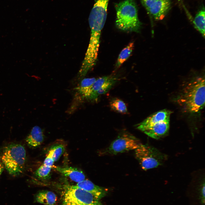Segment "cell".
<instances>
[{"instance_id":"cell-6","label":"cell","mask_w":205,"mask_h":205,"mask_svg":"<svg viewBox=\"0 0 205 205\" xmlns=\"http://www.w3.org/2000/svg\"><path fill=\"white\" fill-rule=\"evenodd\" d=\"M141 143L139 139L130 133L122 132L105 149L99 152L101 155H114L135 150Z\"/></svg>"},{"instance_id":"cell-18","label":"cell","mask_w":205,"mask_h":205,"mask_svg":"<svg viewBox=\"0 0 205 205\" xmlns=\"http://www.w3.org/2000/svg\"><path fill=\"white\" fill-rule=\"evenodd\" d=\"M134 42H131L122 50L119 54L116 63L115 69L118 68L129 58L134 49Z\"/></svg>"},{"instance_id":"cell-15","label":"cell","mask_w":205,"mask_h":205,"mask_svg":"<svg viewBox=\"0 0 205 205\" xmlns=\"http://www.w3.org/2000/svg\"><path fill=\"white\" fill-rule=\"evenodd\" d=\"M44 136L42 129L38 126L33 127L26 139L28 146L35 148L40 146L43 142Z\"/></svg>"},{"instance_id":"cell-24","label":"cell","mask_w":205,"mask_h":205,"mask_svg":"<svg viewBox=\"0 0 205 205\" xmlns=\"http://www.w3.org/2000/svg\"><path fill=\"white\" fill-rule=\"evenodd\" d=\"M4 169V167L1 158V154L0 153V176L3 172Z\"/></svg>"},{"instance_id":"cell-11","label":"cell","mask_w":205,"mask_h":205,"mask_svg":"<svg viewBox=\"0 0 205 205\" xmlns=\"http://www.w3.org/2000/svg\"><path fill=\"white\" fill-rule=\"evenodd\" d=\"M109 0H96L89 19L106 22Z\"/></svg>"},{"instance_id":"cell-13","label":"cell","mask_w":205,"mask_h":205,"mask_svg":"<svg viewBox=\"0 0 205 205\" xmlns=\"http://www.w3.org/2000/svg\"><path fill=\"white\" fill-rule=\"evenodd\" d=\"M76 185L92 194L99 199L104 196L107 193L105 188L95 185L87 179L77 183Z\"/></svg>"},{"instance_id":"cell-3","label":"cell","mask_w":205,"mask_h":205,"mask_svg":"<svg viewBox=\"0 0 205 205\" xmlns=\"http://www.w3.org/2000/svg\"><path fill=\"white\" fill-rule=\"evenodd\" d=\"M1 154L4 168L11 175L16 177L24 171L26 161V152L22 145L11 143L5 147Z\"/></svg>"},{"instance_id":"cell-23","label":"cell","mask_w":205,"mask_h":205,"mask_svg":"<svg viewBox=\"0 0 205 205\" xmlns=\"http://www.w3.org/2000/svg\"><path fill=\"white\" fill-rule=\"evenodd\" d=\"M142 4L147 11L150 7L157 0H141Z\"/></svg>"},{"instance_id":"cell-21","label":"cell","mask_w":205,"mask_h":205,"mask_svg":"<svg viewBox=\"0 0 205 205\" xmlns=\"http://www.w3.org/2000/svg\"><path fill=\"white\" fill-rule=\"evenodd\" d=\"M51 148L53 151V158L55 162L58 161L64 153L65 147L62 144H58L53 146Z\"/></svg>"},{"instance_id":"cell-22","label":"cell","mask_w":205,"mask_h":205,"mask_svg":"<svg viewBox=\"0 0 205 205\" xmlns=\"http://www.w3.org/2000/svg\"><path fill=\"white\" fill-rule=\"evenodd\" d=\"M54 162L53 158V151L51 148L44 161L43 164L46 166L52 167Z\"/></svg>"},{"instance_id":"cell-19","label":"cell","mask_w":205,"mask_h":205,"mask_svg":"<svg viewBox=\"0 0 205 205\" xmlns=\"http://www.w3.org/2000/svg\"><path fill=\"white\" fill-rule=\"evenodd\" d=\"M111 109L118 113L125 114L128 112V109L125 103L122 100L118 98H114L110 102Z\"/></svg>"},{"instance_id":"cell-16","label":"cell","mask_w":205,"mask_h":205,"mask_svg":"<svg viewBox=\"0 0 205 205\" xmlns=\"http://www.w3.org/2000/svg\"><path fill=\"white\" fill-rule=\"evenodd\" d=\"M36 201L45 205H53L56 203L57 198L53 192L47 190L39 192L36 196Z\"/></svg>"},{"instance_id":"cell-7","label":"cell","mask_w":205,"mask_h":205,"mask_svg":"<svg viewBox=\"0 0 205 205\" xmlns=\"http://www.w3.org/2000/svg\"><path fill=\"white\" fill-rule=\"evenodd\" d=\"M118 80V77L112 75L103 76L97 79L93 85L92 92L88 100L96 101L100 96L109 91Z\"/></svg>"},{"instance_id":"cell-10","label":"cell","mask_w":205,"mask_h":205,"mask_svg":"<svg viewBox=\"0 0 205 205\" xmlns=\"http://www.w3.org/2000/svg\"><path fill=\"white\" fill-rule=\"evenodd\" d=\"M169 127L170 121H161L153 124L143 132L149 136L157 140L167 134Z\"/></svg>"},{"instance_id":"cell-14","label":"cell","mask_w":205,"mask_h":205,"mask_svg":"<svg viewBox=\"0 0 205 205\" xmlns=\"http://www.w3.org/2000/svg\"><path fill=\"white\" fill-rule=\"evenodd\" d=\"M97 79L93 77L83 79L79 86L75 88L77 95L82 100H88L91 94L93 85Z\"/></svg>"},{"instance_id":"cell-8","label":"cell","mask_w":205,"mask_h":205,"mask_svg":"<svg viewBox=\"0 0 205 205\" xmlns=\"http://www.w3.org/2000/svg\"><path fill=\"white\" fill-rule=\"evenodd\" d=\"M171 112L167 110H161L151 115L137 125V128L143 132L153 124L161 121H170Z\"/></svg>"},{"instance_id":"cell-1","label":"cell","mask_w":205,"mask_h":205,"mask_svg":"<svg viewBox=\"0 0 205 205\" xmlns=\"http://www.w3.org/2000/svg\"><path fill=\"white\" fill-rule=\"evenodd\" d=\"M177 102L187 112H200L205 106L204 78L196 77L187 82L179 93Z\"/></svg>"},{"instance_id":"cell-12","label":"cell","mask_w":205,"mask_h":205,"mask_svg":"<svg viewBox=\"0 0 205 205\" xmlns=\"http://www.w3.org/2000/svg\"><path fill=\"white\" fill-rule=\"evenodd\" d=\"M54 169L64 176L75 182L78 183L85 179L84 173L80 170L70 167H56Z\"/></svg>"},{"instance_id":"cell-20","label":"cell","mask_w":205,"mask_h":205,"mask_svg":"<svg viewBox=\"0 0 205 205\" xmlns=\"http://www.w3.org/2000/svg\"><path fill=\"white\" fill-rule=\"evenodd\" d=\"M52 168L43 164L35 171L34 175L39 179H46L49 177Z\"/></svg>"},{"instance_id":"cell-25","label":"cell","mask_w":205,"mask_h":205,"mask_svg":"<svg viewBox=\"0 0 205 205\" xmlns=\"http://www.w3.org/2000/svg\"><path fill=\"white\" fill-rule=\"evenodd\" d=\"M179 2L180 3H182V0H178Z\"/></svg>"},{"instance_id":"cell-2","label":"cell","mask_w":205,"mask_h":205,"mask_svg":"<svg viewBox=\"0 0 205 205\" xmlns=\"http://www.w3.org/2000/svg\"><path fill=\"white\" fill-rule=\"evenodd\" d=\"M116 25L122 30L139 32L142 24L139 20L134 0H124L116 5Z\"/></svg>"},{"instance_id":"cell-5","label":"cell","mask_w":205,"mask_h":205,"mask_svg":"<svg viewBox=\"0 0 205 205\" xmlns=\"http://www.w3.org/2000/svg\"><path fill=\"white\" fill-rule=\"evenodd\" d=\"M98 198L91 193L76 185L65 186L63 205H102Z\"/></svg>"},{"instance_id":"cell-4","label":"cell","mask_w":205,"mask_h":205,"mask_svg":"<svg viewBox=\"0 0 205 205\" xmlns=\"http://www.w3.org/2000/svg\"><path fill=\"white\" fill-rule=\"evenodd\" d=\"M135 157L145 170L156 168L167 159V155L154 147L141 144L135 150Z\"/></svg>"},{"instance_id":"cell-17","label":"cell","mask_w":205,"mask_h":205,"mask_svg":"<svg viewBox=\"0 0 205 205\" xmlns=\"http://www.w3.org/2000/svg\"><path fill=\"white\" fill-rule=\"evenodd\" d=\"M205 8L202 7L196 13L193 21L194 27L205 37Z\"/></svg>"},{"instance_id":"cell-9","label":"cell","mask_w":205,"mask_h":205,"mask_svg":"<svg viewBox=\"0 0 205 205\" xmlns=\"http://www.w3.org/2000/svg\"><path fill=\"white\" fill-rule=\"evenodd\" d=\"M171 6L170 0H157L152 4L147 11L155 20H160L165 17Z\"/></svg>"}]
</instances>
